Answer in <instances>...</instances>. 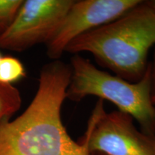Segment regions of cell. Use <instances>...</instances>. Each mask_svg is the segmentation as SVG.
Here are the masks:
<instances>
[{"mask_svg":"<svg viewBox=\"0 0 155 155\" xmlns=\"http://www.w3.org/2000/svg\"><path fill=\"white\" fill-rule=\"evenodd\" d=\"M71 75L70 65L58 60L42 68L31 104L0 127V155H91L62 122Z\"/></svg>","mask_w":155,"mask_h":155,"instance_id":"cell-1","label":"cell"},{"mask_svg":"<svg viewBox=\"0 0 155 155\" xmlns=\"http://www.w3.org/2000/svg\"><path fill=\"white\" fill-rule=\"evenodd\" d=\"M154 45L155 11L148 1H141L119 18L78 37L65 52L91 54L98 65L136 83L144 76Z\"/></svg>","mask_w":155,"mask_h":155,"instance_id":"cell-2","label":"cell"},{"mask_svg":"<svg viewBox=\"0 0 155 155\" xmlns=\"http://www.w3.org/2000/svg\"><path fill=\"white\" fill-rule=\"evenodd\" d=\"M71 75L66 98L78 102L87 96L114 104L119 111L130 115L141 126V130L155 135V106L151 96L150 63L143 78L131 83L95 66L81 55L71 58Z\"/></svg>","mask_w":155,"mask_h":155,"instance_id":"cell-3","label":"cell"},{"mask_svg":"<svg viewBox=\"0 0 155 155\" xmlns=\"http://www.w3.org/2000/svg\"><path fill=\"white\" fill-rule=\"evenodd\" d=\"M134 120L119 110L107 113L99 100L78 142L90 154L155 155V135L139 130Z\"/></svg>","mask_w":155,"mask_h":155,"instance_id":"cell-4","label":"cell"},{"mask_svg":"<svg viewBox=\"0 0 155 155\" xmlns=\"http://www.w3.org/2000/svg\"><path fill=\"white\" fill-rule=\"evenodd\" d=\"M74 0L23 1L9 28L0 36V48L22 51L47 44L61 26Z\"/></svg>","mask_w":155,"mask_h":155,"instance_id":"cell-5","label":"cell"},{"mask_svg":"<svg viewBox=\"0 0 155 155\" xmlns=\"http://www.w3.org/2000/svg\"><path fill=\"white\" fill-rule=\"evenodd\" d=\"M141 0L73 1L57 32L46 44L47 55L57 61L67 46L78 37L112 22L140 2Z\"/></svg>","mask_w":155,"mask_h":155,"instance_id":"cell-6","label":"cell"},{"mask_svg":"<svg viewBox=\"0 0 155 155\" xmlns=\"http://www.w3.org/2000/svg\"><path fill=\"white\" fill-rule=\"evenodd\" d=\"M21 103L20 94L15 87L0 83V127L18 111Z\"/></svg>","mask_w":155,"mask_h":155,"instance_id":"cell-7","label":"cell"},{"mask_svg":"<svg viewBox=\"0 0 155 155\" xmlns=\"http://www.w3.org/2000/svg\"><path fill=\"white\" fill-rule=\"evenodd\" d=\"M25 75V68L18 59L9 56L2 57L0 59V83L12 85Z\"/></svg>","mask_w":155,"mask_h":155,"instance_id":"cell-8","label":"cell"},{"mask_svg":"<svg viewBox=\"0 0 155 155\" xmlns=\"http://www.w3.org/2000/svg\"><path fill=\"white\" fill-rule=\"evenodd\" d=\"M22 0H0V36L10 26Z\"/></svg>","mask_w":155,"mask_h":155,"instance_id":"cell-9","label":"cell"},{"mask_svg":"<svg viewBox=\"0 0 155 155\" xmlns=\"http://www.w3.org/2000/svg\"><path fill=\"white\" fill-rule=\"evenodd\" d=\"M151 75V96L153 104L155 106V50L153 57V61L150 63Z\"/></svg>","mask_w":155,"mask_h":155,"instance_id":"cell-10","label":"cell"},{"mask_svg":"<svg viewBox=\"0 0 155 155\" xmlns=\"http://www.w3.org/2000/svg\"><path fill=\"white\" fill-rule=\"evenodd\" d=\"M148 3L152 7L153 9L155 11V0H152V1H148Z\"/></svg>","mask_w":155,"mask_h":155,"instance_id":"cell-11","label":"cell"},{"mask_svg":"<svg viewBox=\"0 0 155 155\" xmlns=\"http://www.w3.org/2000/svg\"><path fill=\"white\" fill-rule=\"evenodd\" d=\"M91 155H104V154H92Z\"/></svg>","mask_w":155,"mask_h":155,"instance_id":"cell-12","label":"cell"},{"mask_svg":"<svg viewBox=\"0 0 155 155\" xmlns=\"http://www.w3.org/2000/svg\"><path fill=\"white\" fill-rule=\"evenodd\" d=\"M1 58H2V56H1V55H0V59H1Z\"/></svg>","mask_w":155,"mask_h":155,"instance_id":"cell-13","label":"cell"}]
</instances>
